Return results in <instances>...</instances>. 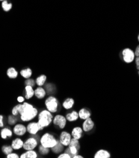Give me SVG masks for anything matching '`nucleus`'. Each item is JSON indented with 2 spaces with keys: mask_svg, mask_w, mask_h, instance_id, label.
Here are the masks:
<instances>
[{
  "mask_svg": "<svg viewBox=\"0 0 139 158\" xmlns=\"http://www.w3.org/2000/svg\"><path fill=\"white\" fill-rule=\"evenodd\" d=\"M6 74L10 79H16L18 76V72L14 68H10L6 72Z\"/></svg>",
  "mask_w": 139,
  "mask_h": 158,
  "instance_id": "nucleus-25",
  "label": "nucleus"
},
{
  "mask_svg": "<svg viewBox=\"0 0 139 158\" xmlns=\"http://www.w3.org/2000/svg\"><path fill=\"white\" fill-rule=\"evenodd\" d=\"M68 146H73L75 147L76 148L78 149L79 151L80 150V141L78 139H75L74 138H72L71 139V141L70 143V144L68 145Z\"/></svg>",
  "mask_w": 139,
  "mask_h": 158,
  "instance_id": "nucleus-29",
  "label": "nucleus"
},
{
  "mask_svg": "<svg viewBox=\"0 0 139 158\" xmlns=\"http://www.w3.org/2000/svg\"><path fill=\"white\" fill-rule=\"evenodd\" d=\"M20 73V75L26 80V79H28L32 77L33 72H32V70L30 68H26V69L21 70Z\"/></svg>",
  "mask_w": 139,
  "mask_h": 158,
  "instance_id": "nucleus-27",
  "label": "nucleus"
},
{
  "mask_svg": "<svg viewBox=\"0 0 139 158\" xmlns=\"http://www.w3.org/2000/svg\"><path fill=\"white\" fill-rule=\"evenodd\" d=\"M20 120L18 117L14 116L13 115H10L7 118V123L10 126H14L15 124L17 123L18 120Z\"/></svg>",
  "mask_w": 139,
  "mask_h": 158,
  "instance_id": "nucleus-26",
  "label": "nucleus"
},
{
  "mask_svg": "<svg viewBox=\"0 0 139 158\" xmlns=\"http://www.w3.org/2000/svg\"><path fill=\"white\" fill-rule=\"evenodd\" d=\"M110 153L105 149H100L94 154V158H110Z\"/></svg>",
  "mask_w": 139,
  "mask_h": 158,
  "instance_id": "nucleus-20",
  "label": "nucleus"
},
{
  "mask_svg": "<svg viewBox=\"0 0 139 158\" xmlns=\"http://www.w3.org/2000/svg\"><path fill=\"white\" fill-rule=\"evenodd\" d=\"M138 42H139V35H138Z\"/></svg>",
  "mask_w": 139,
  "mask_h": 158,
  "instance_id": "nucleus-39",
  "label": "nucleus"
},
{
  "mask_svg": "<svg viewBox=\"0 0 139 158\" xmlns=\"http://www.w3.org/2000/svg\"><path fill=\"white\" fill-rule=\"evenodd\" d=\"M25 100L26 99L24 96H18L17 98V102H18V103H23L25 102Z\"/></svg>",
  "mask_w": 139,
  "mask_h": 158,
  "instance_id": "nucleus-34",
  "label": "nucleus"
},
{
  "mask_svg": "<svg viewBox=\"0 0 139 158\" xmlns=\"http://www.w3.org/2000/svg\"><path fill=\"white\" fill-rule=\"evenodd\" d=\"M53 114L46 109L41 110L37 115V122L40 124V127L43 130L44 129L49 127L52 123L53 119Z\"/></svg>",
  "mask_w": 139,
  "mask_h": 158,
  "instance_id": "nucleus-2",
  "label": "nucleus"
},
{
  "mask_svg": "<svg viewBox=\"0 0 139 158\" xmlns=\"http://www.w3.org/2000/svg\"><path fill=\"white\" fill-rule=\"evenodd\" d=\"M84 157L82 156V155H80V154H76V155H75L73 157V158H83Z\"/></svg>",
  "mask_w": 139,
  "mask_h": 158,
  "instance_id": "nucleus-38",
  "label": "nucleus"
},
{
  "mask_svg": "<svg viewBox=\"0 0 139 158\" xmlns=\"http://www.w3.org/2000/svg\"><path fill=\"white\" fill-rule=\"evenodd\" d=\"M6 158H20V155L16 152H11L6 156Z\"/></svg>",
  "mask_w": 139,
  "mask_h": 158,
  "instance_id": "nucleus-32",
  "label": "nucleus"
},
{
  "mask_svg": "<svg viewBox=\"0 0 139 158\" xmlns=\"http://www.w3.org/2000/svg\"><path fill=\"white\" fill-rule=\"evenodd\" d=\"M2 152L7 156L8 154H9L10 153L13 152V149L12 148L11 146V145H4L2 146Z\"/></svg>",
  "mask_w": 139,
  "mask_h": 158,
  "instance_id": "nucleus-28",
  "label": "nucleus"
},
{
  "mask_svg": "<svg viewBox=\"0 0 139 158\" xmlns=\"http://www.w3.org/2000/svg\"><path fill=\"white\" fill-rule=\"evenodd\" d=\"M13 134L18 137L25 136L27 133L26 125L21 123H17L13 127Z\"/></svg>",
  "mask_w": 139,
  "mask_h": 158,
  "instance_id": "nucleus-8",
  "label": "nucleus"
},
{
  "mask_svg": "<svg viewBox=\"0 0 139 158\" xmlns=\"http://www.w3.org/2000/svg\"><path fill=\"white\" fill-rule=\"evenodd\" d=\"M135 57H139V45L136 47L135 51Z\"/></svg>",
  "mask_w": 139,
  "mask_h": 158,
  "instance_id": "nucleus-37",
  "label": "nucleus"
},
{
  "mask_svg": "<svg viewBox=\"0 0 139 158\" xmlns=\"http://www.w3.org/2000/svg\"><path fill=\"white\" fill-rule=\"evenodd\" d=\"M135 52L129 48L124 49L122 51L123 60L127 64L132 62L135 60Z\"/></svg>",
  "mask_w": 139,
  "mask_h": 158,
  "instance_id": "nucleus-9",
  "label": "nucleus"
},
{
  "mask_svg": "<svg viewBox=\"0 0 139 158\" xmlns=\"http://www.w3.org/2000/svg\"><path fill=\"white\" fill-rule=\"evenodd\" d=\"M138 76H139V70H138Z\"/></svg>",
  "mask_w": 139,
  "mask_h": 158,
  "instance_id": "nucleus-40",
  "label": "nucleus"
},
{
  "mask_svg": "<svg viewBox=\"0 0 139 158\" xmlns=\"http://www.w3.org/2000/svg\"><path fill=\"white\" fill-rule=\"evenodd\" d=\"M52 123L55 126H57L60 129H64L66 127L67 120L65 116L61 114H57L53 117Z\"/></svg>",
  "mask_w": 139,
  "mask_h": 158,
  "instance_id": "nucleus-7",
  "label": "nucleus"
},
{
  "mask_svg": "<svg viewBox=\"0 0 139 158\" xmlns=\"http://www.w3.org/2000/svg\"><path fill=\"white\" fill-rule=\"evenodd\" d=\"M40 136L38 134L35 135H30L24 140L23 149L24 151L35 150L38 148L40 143Z\"/></svg>",
  "mask_w": 139,
  "mask_h": 158,
  "instance_id": "nucleus-4",
  "label": "nucleus"
},
{
  "mask_svg": "<svg viewBox=\"0 0 139 158\" xmlns=\"http://www.w3.org/2000/svg\"><path fill=\"white\" fill-rule=\"evenodd\" d=\"M38 153L35 150H28L20 155V158H37Z\"/></svg>",
  "mask_w": 139,
  "mask_h": 158,
  "instance_id": "nucleus-16",
  "label": "nucleus"
},
{
  "mask_svg": "<svg viewBox=\"0 0 139 158\" xmlns=\"http://www.w3.org/2000/svg\"><path fill=\"white\" fill-rule=\"evenodd\" d=\"M135 64H136L137 69L138 71L139 70V57H136L135 58Z\"/></svg>",
  "mask_w": 139,
  "mask_h": 158,
  "instance_id": "nucleus-36",
  "label": "nucleus"
},
{
  "mask_svg": "<svg viewBox=\"0 0 139 158\" xmlns=\"http://www.w3.org/2000/svg\"><path fill=\"white\" fill-rule=\"evenodd\" d=\"M65 117L68 122H74L79 118V112H76V110H72L71 112L67 114Z\"/></svg>",
  "mask_w": 139,
  "mask_h": 158,
  "instance_id": "nucleus-18",
  "label": "nucleus"
},
{
  "mask_svg": "<svg viewBox=\"0 0 139 158\" xmlns=\"http://www.w3.org/2000/svg\"><path fill=\"white\" fill-rule=\"evenodd\" d=\"M58 140L52 133L45 132L40 136V144L48 148H52L58 143Z\"/></svg>",
  "mask_w": 139,
  "mask_h": 158,
  "instance_id": "nucleus-3",
  "label": "nucleus"
},
{
  "mask_svg": "<svg viewBox=\"0 0 139 158\" xmlns=\"http://www.w3.org/2000/svg\"><path fill=\"white\" fill-rule=\"evenodd\" d=\"M26 129L27 133L30 135H35L38 134L40 131H43L37 121L29 122L26 125Z\"/></svg>",
  "mask_w": 139,
  "mask_h": 158,
  "instance_id": "nucleus-6",
  "label": "nucleus"
},
{
  "mask_svg": "<svg viewBox=\"0 0 139 158\" xmlns=\"http://www.w3.org/2000/svg\"><path fill=\"white\" fill-rule=\"evenodd\" d=\"M44 106L46 110L52 114H55L58 111L60 102L55 96L49 95L44 100Z\"/></svg>",
  "mask_w": 139,
  "mask_h": 158,
  "instance_id": "nucleus-5",
  "label": "nucleus"
},
{
  "mask_svg": "<svg viewBox=\"0 0 139 158\" xmlns=\"http://www.w3.org/2000/svg\"><path fill=\"white\" fill-rule=\"evenodd\" d=\"M71 139L72 137L71 134H70L68 131H64L60 133L58 140L65 147H68Z\"/></svg>",
  "mask_w": 139,
  "mask_h": 158,
  "instance_id": "nucleus-10",
  "label": "nucleus"
},
{
  "mask_svg": "<svg viewBox=\"0 0 139 158\" xmlns=\"http://www.w3.org/2000/svg\"><path fill=\"white\" fill-rule=\"evenodd\" d=\"M13 130L10 127H3V129L0 131V136L2 139H6L8 138H11L13 135Z\"/></svg>",
  "mask_w": 139,
  "mask_h": 158,
  "instance_id": "nucleus-15",
  "label": "nucleus"
},
{
  "mask_svg": "<svg viewBox=\"0 0 139 158\" xmlns=\"http://www.w3.org/2000/svg\"><path fill=\"white\" fill-rule=\"evenodd\" d=\"M24 84L25 86H32L33 88H35L36 86L35 80L31 77L28 79H26V80L24 82Z\"/></svg>",
  "mask_w": 139,
  "mask_h": 158,
  "instance_id": "nucleus-30",
  "label": "nucleus"
},
{
  "mask_svg": "<svg viewBox=\"0 0 139 158\" xmlns=\"http://www.w3.org/2000/svg\"><path fill=\"white\" fill-rule=\"evenodd\" d=\"M4 116L3 115H0V128L4 127L5 124H4Z\"/></svg>",
  "mask_w": 139,
  "mask_h": 158,
  "instance_id": "nucleus-35",
  "label": "nucleus"
},
{
  "mask_svg": "<svg viewBox=\"0 0 139 158\" xmlns=\"http://www.w3.org/2000/svg\"><path fill=\"white\" fill-rule=\"evenodd\" d=\"M25 94L24 97L26 100H29L35 97V89L32 86H25Z\"/></svg>",
  "mask_w": 139,
  "mask_h": 158,
  "instance_id": "nucleus-17",
  "label": "nucleus"
},
{
  "mask_svg": "<svg viewBox=\"0 0 139 158\" xmlns=\"http://www.w3.org/2000/svg\"><path fill=\"white\" fill-rule=\"evenodd\" d=\"M58 158H71V156H70V154H68V153L64 152V153H60L58 154V156H57Z\"/></svg>",
  "mask_w": 139,
  "mask_h": 158,
  "instance_id": "nucleus-33",
  "label": "nucleus"
},
{
  "mask_svg": "<svg viewBox=\"0 0 139 158\" xmlns=\"http://www.w3.org/2000/svg\"><path fill=\"white\" fill-rule=\"evenodd\" d=\"M0 1H4V0H0Z\"/></svg>",
  "mask_w": 139,
  "mask_h": 158,
  "instance_id": "nucleus-41",
  "label": "nucleus"
},
{
  "mask_svg": "<svg viewBox=\"0 0 139 158\" xmlns=\"http://www.w3.org/2000/svg\"><path fill=\"white\" fill-rule=\"evenodd\" d=\"M91 112L86 108H82L79 111V118L82 120H85L91 117Z\"/></svg>",
  "mask_w": 139,
  "mask_h": 158,
  "instance_id": "nucleus-19",
  "label": "nucleus"
},
{
  "mask_svg": "<svg viewBox=\"0 0 139 158\" xmlns=\"http://www.w3.org/2000/svg\"><path fill=\"white\" fill-rule=\"evenodd\" d=\"M46 94H47V93H46V89L42 86H37L35 89V97L38 100L44 99Z\"/></svg>",
  "mask_w": 139,
  "mask_h": 158,
  "instance_id": "nucleus-13",
  "label": "nucleus"
},
{
  "mask_svg": "<svg viewBox=\"0 0 139 158\" xmlns=\"http://www.w3.org/2000/svg\"><path fill=\"white\" fill-rule=\"evenodd\" d=\"M38 113V109L33 104L27 102L14 105L11 109V114L18 117L20 120L24 123L35 120Z\"/></svg>",
  "mask_w": 139,
  "mask_h": 158,
  "instance_id": "nucleus-1",
  "label": "nucleus"
},
{
  "mask_svg": "<svg viewBox=\"0 0 139 158\" xmlns=\"http://www.w3.org/2000/svg\"><path fill=\"white\" fill-rule=\"evenodd\" d=\"M51 150L50 148H46V147H44L41 144H39L38 146V154L42 156H46L48 155L50 152Z\"/></svg>",
  "mask_w": 139,
  "mask_h": 158,
  "instance_id": "nucleus-24",
  "label": "nucleus"
},
{
  "mask_svg": "<svg viewBox=\"0 0 139 158\" xmlns=\"http://www.w3.org/2000/svg\"><path fill=\"white\" fill-rule=\"evenodd\" d=\"M46 76L44 74H41L38 76L36 79H35V82H36V85L38 86H43L45 85L46 81Z\"/></svg>",
  "mask_w": 139,
  "mask_h": 158,
  "instance_id": "nucleus-23",
  "label": "nucleus"
},
{
  "mask_svg": "<svg viewBox=\"0 0 139 158\" xmlns=\"http://www.w3.org/2000/svg\"><path fill=\"white\" fill-rule=\"evenodd\" d=\"M83 132V131L82 127H80V126H76V127H73V129L71 130V135L72 138L80 140L82 137Z\"/></svg>",
  "mask_w": 139,
  "mask_h": 158,
  "instance_id": "nucleus-14",
  "label": "nucleus"
},
{
  "mask_svg": "<svg viewBox=\"0 0 139 158\" xmlns=\"http://www.w3.org/2000/svg\"><path fill=\"white\" fill-rule=\"evenodd\" d=\"M95 127V123L93 121L91 117L84 120L82 123V129L83 132H88L94 129Z\"/></svg>",
  "mask_w": 139,
  "mask_h": 158,
  "instance_id": "nucleus-11",
  "label": "nucleus"
},
{
  "mask_svg": "<svg viewBox=\"0 0 139 158\" xmlns=\"http://www.w3.org/2000/svg\"><path fill=\"white\" fill-rule=\"evenodd\" d=\"M50 150L54 154H59L61 153V152H63L65 150V146L62 144H61L58 140L57 144L54 147L51 148Z\"/></svg>",
  "mask_w": 139,
  "mask_h": 158,
  "instance_id": "nucleus-21",
  "label": "nucleus"
},
{
  "mask_svg": "<svg viewBox=\"0 0 139 158\" xmlns=\"http://www.w3.org/2000/svg\"><path fill=\"white\" fill-rule=\"evenodd\" d=\"M75 105V100L72 98H68L65 99L63 103L62 106L65 110H70L73 107V105Z\"/></svg>",
  "mask_w": 139,
  "mask_h": 158,
  "instance_id": "nucleus-22",
  "label": "nucleus"
},
{
  "mask_svg": "<svg viewBox=\"0 0 139 158\" xmlns=\"http://www.w3.org/2000/svg\"><path fill=\"white\" fill-rule=\"evenodd\" d=\"M24 140L20 137L14 138L12 141L11 146L14 151H19L23 149Z\"/></svg>",
  "mask_w": 139,
  "mask_h": 158,
  "instance_id": "nucleus-12",
  "label": "nucleus"
},
{
  "mask_svg": "<svg viewBox=\"0 0 139 158\" xmlns=\"http://www.w3.org/2000/svg\"><path fill=\"white\" fill-rule=\"evenodd\" d=\"M2 7L5 11H8L11 9L12 4L8 3V2L6 1V0H5V1L2 3Z\"/></svg>",
  "mask_w": 139,
  "mask_h": 158,
  "instance_id": "nucleus-31",
  "label": "nucleus"
}]
</instances>
